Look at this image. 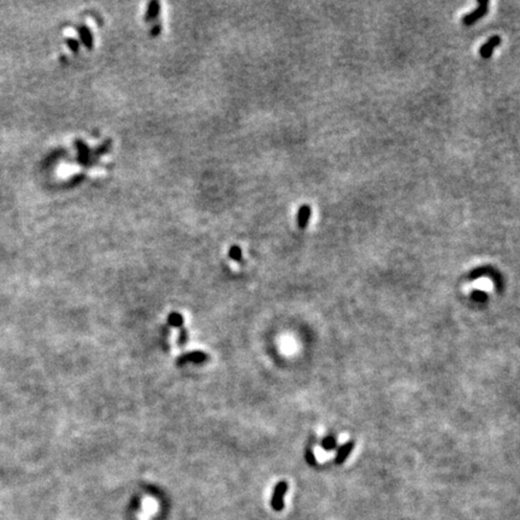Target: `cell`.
<instances>
[{"mask_svg":"<svg viewBox=\"0 0 520 520\" xmlns=\"http://www.w3.org/2000/svg\"><path fill=\"white\" fill-rule=\"evenodd\" d=\"M288 492V483L282 482L277 483V485L274 486L272 498H271V507H272L273 511L281 512L284 508V495H286Z\"/></svg>","mask_w":520,"mask_h":520,"instance_id":"cell-1","label":"cell"},{"mask_svg":"<svg viewBox=\"0 0 520 520\" xmlns=\"http://www.w3.org/2000/svg\"><path fill=\"white\" fill-rule=\"evenodd\" d=\"M230 257H231V258H234L235 260L240 261V260H241V258H242V254H241L240 248H237V247L231 248V250H230Z\"/></svg>","mask_w":520,"mask_h":520,"instance_id":"cell-13","label":"cell"},{"mask_svg":"<svg viewBox=\"0 0 520 520\" xmlns=\"http://www.w3.org/2000/svg\"><path fill=\"white\" fill-rule=\"evenodd\" d=\"M311 215H312V208L309 205H302L299 208V212H297L296 216V222L300 229H305L309 225Z\"/></svg>","mask_w":520,"mask_h":520,"instance_id":"cell-5","label":"cell"},{"mask_svg":"<svg viewBox=\"0 0 520 520\" xmlns=\"http://www.w3.org/2000/svg\"><path fill=\"white\" fill-rule=\"evenodd\" d=\"M493 273H495V271H494L492 267H489V266L477 267V269L472 270V272L469 274V280L475 281V280L480 279V277H483V276H492Z\"/></svg>","mask_w":520,"mask_h":520,"instance_id":"cell-7","label":"cell"},{"mask_svg":"<svg viewBox=\"0 0 520 520\" xmlns=\"http://www.w3.org/2000/svg\"><path fill=\"white\" fill-rule=\"evenodd\" d=\"M188 341V332L187 330L185 329V326L179 328V338H178V345L185 346Z\"/></svg>","mask_w":520,"mask_h":520,"instance_id":"cell-11","label":"cell"},{"mask_svg":"<svg viewBox=\"0 0 520 520\" xmlns=\"http://www.w3.org/2000/svg\"><path fill=\"white\" fill-rule=\"evenodd\" d=\"M183 322V317L178 312H171L168 317V324L172 328H182Z\"/></svg>","mask_w":520,"mask_h":520,"instance_id":"cell-8","label":"cell"},{"mask_svg":"<svg viewBox=\"0 0 520 520\" xmlns=\"http://www.w3.org/2000/svg\"><path fill=\"white\" fill-rule=\"evenodd\" d=\"M500 44H501V38L498 37V35H496V37L490 38L489 40L479 48V55L482 58H484V59H488V58L492 57L493 52H494V50H495L496 46H499Z\"/></svg>","mask_w":520,"mask_h":520,"instance_id":"cell-4","label":"cell"},{"mask_svg":"<svg viewBox=\"0 0 520 520\" xmlns=\"http://www.w3.org/2000/svg\"><path fill=\"white\" fill-rule=\"evenodd\" d=\"M471 297L477 302H484L488 299V295H486L485 292H482V290H475V292L471 294Z\"/></svg>","mask_w":520,"mask_h":520,"instance_id":"cell-10","label":"cell"},{"mask_svg":"<svg viewBox=\"0 0 520 520\" xmlns=\"http://www.w3.org/2000/svg\"><path fill=\"white\" fill-rule=\"evenodd\" d=\"M336 444H338V443H336L335 437H332V436L325 437L324 440L322 441V448L324 450H328V452H330V450H332V449H335Z\"/></svg>","mask_w":520,"mask_h":520,"instance_id":"cell-9","label":"cell"},{"mask_svg":"<svg viewBox=\"0 0 520 520\" xmlns=\"http://www.w3.org/2000/svg\"><path fill=\"white\" fill-rule=\"evenodd\" d=\"M353 448H354V442H353V441H348V442H346L343 446L340 447L338 449V453H336L335 464L341 465V464L345 463V460L347 459V457L351 455Z\"/></svg>","mask_w":520,"mask_h":520,"instance_id":"cell-6","label":"cell"},{"mask_svg":"<svg viewBox=\"0 0 520 520\" xmlns=\"http://www.w3.org/2000/svg\"><path fill=\"white\" fill-rule=\"evenodd\" d=\"M486 14H488V3L486 2L480 3V4L478 5V8H477L475 11H472L471 14L466 15L465 17H464V19H463L464 24L467 25V27H470V25L475 24L478 19L484 17Z\"/></svg>","mask_w":520,"mask_h":520,"instance_id":"cell-3","label":"cell"},{"mask_svg":"<svg viewBox=\"0 0 520 520\" xmlns=\"http://www.w3.org/2000/svg\"><path fill=\"white\" fill-rule=\"evenodd\" d=\"M305 459H306L307 463L310 464V465H312V466L316 465V456H315V454H313L312 449H311V448H307V449H306Z\"/></svg>","mask_w":520,"mask_h":520,"instance_id":"cell-12","label":"cell"},{"mask_svg":"<svg viewBox=\"0 0 520 520\" xmlns=\"http://www.w3.org/2000/svg\"><path fill=\"white\" fill-rule=\"evenodd\" d=\"M207 360L208 355L206 354V353L201 351H194L179 355L178 358L176 359V365L183 366L185 364H188V362H193V364H202V362Z\"/></svg>","mask_w":520,"mask_h":520,"instance_id":"cell-2","label":"cell"}]
</instances>
